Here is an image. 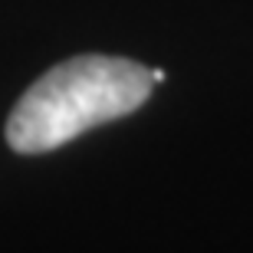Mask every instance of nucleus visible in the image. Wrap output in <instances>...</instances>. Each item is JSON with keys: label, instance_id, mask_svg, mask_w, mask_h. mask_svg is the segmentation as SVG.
<instances>
[{"label": "nucleus", "instance_id": "1", "mask_svg": "<svg viewBox=\"0 0 253 253\" xmlns=\"http://www.w3.org/2000/svg\"><path fill=\"white\" fill-rule=\"evenodd\" d=\"M155 76L119 56H76L30 85L7 119V141L20 155L53 151L102 122L131 115L151 95Z\"/></svg>", "mask_w": 253, "mask_h": 253}]
</instances>
